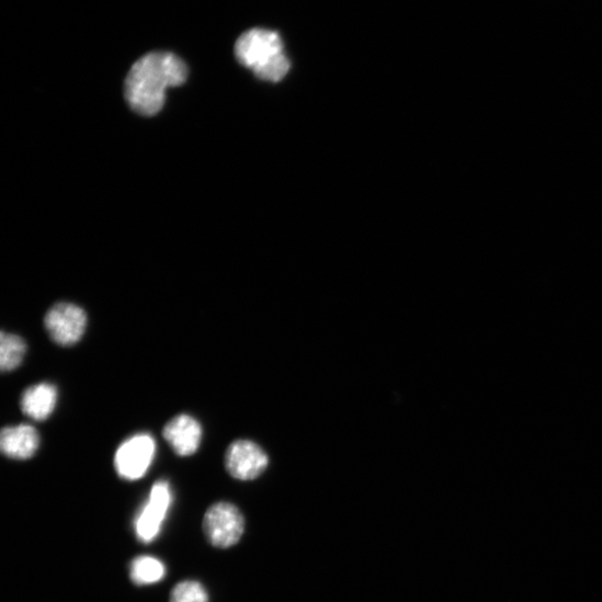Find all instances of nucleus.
Returning <instances> with one entry per match:
<instances>
[{
  "label": "nucleus",
  "mask_w": 602,
  "mask_h": 602,
  "mask_svg": "<svg viewBox=\"0 0 602 602\" xmlns=\"http://www.w3.org/2000/svg\"><path fill=\"white\" fill-rule=\"evenodd\" d=\"M188 78L184 61L168 52H155L134 63L125 80V99L134 112L158 114L168 89L182 86Z\"/></svg>",
  "instance_id": "f257e3e1"
},
{
  "label": "nucleus",
  "mask_w": 602,
  "mask_h": 602,
  "mask_svg": "<svg viewBox=\"0 0 602 602\" xmlns=\"http://www.w3.org/2000/svg\"><path fill=\"white\" fill-rule=\"evenodd\" d=\"M235 54L242 66L263 81L281 82L291 70L283 39L274 31H247L238 38Z\"/></svg>",
  "instance_id": "f03ea898"
},
{
  "label": "nucleus",
  "mask_w": 602,
  "mask_h": 602,
  "mask_svg": "<svg viewBox=\"0 0 602 602\" xmlns=\"http://www.w3.org/2000/svg\"><path fill=\"white\" fill-rule=\"evenodd\" d=\"M245 527V518L235 504L219 502L205 514L204 532L214 547L228 549L236 546L242 538Z\"/></svg>",
  "instance_id": "7ed1b4c3"
},
{
  "label": "nucleus",
  "mask_w": 602,
  "mask_h": 602,
  "mask_svg": "<svg viewBox=\"0 0 602 602\" xmlns=\"http://www.w3.org/2000/svg\"><path fill=\"white\" fill-rule=\"evenodd\" d=\"M44 325L53 342L60 347H72L83 338L88 315L75 304L59 303L47 311Z\"/></svg>",
  "instance_id": "20e7f679"
},
{
  "label": "nucleus",
  "mask_w": 602,
  "mask_h": 602,
  "mask_svg": "<svg viewBox=\"0 0 602 602\" xmlns=\"http://www.w3.org/2000/svg\"><path fill=\"white\" fill-rule=\"evenodd\" d=\"M156 448V441L149 434H138L126 440L115 453L117 475L128 481L145 477L154 462Z\"/></svg>",
  "instance_id": "39448f33"
},
{
  "label": "nucleus",
  "mask_w": 602,
  "mask_h": 602,
  "mask_svg": "<svg viewBox=\"0 0 602 602\" xmlns=\"http://www.w3.org/2000/svg\"><path fill=\"white\" fill-rule=\"evenodd\" d=\"M225 463L232 478L252 481L266 470L270 457L259 444L249 440H238L227 448Z\"/></svg>",
  "instance_id": "423d86ee"
},
{
  "label": "nucleus",
  "mask_w": 602,
  "mask_h": 602,
  "mask_svg": "<svg viewBox=\"0 0 602 602\" xmlns=\"http://www.w3.org/2000/svg\"><path fill=\"white\" fill-rule=\"evenodd\" d=\"M172 502L168 481H158L151 489L149 499L136 519V533L145 544L154 542L160 533L162 523Z\"/></svg>",
  "instance_id": "0eeeda50"
},
{
  "label": "nucleus",
  "mask_w": 602,
  "mask_h": 602,
  "mask_svg": "<svg viewBox=\"0 0 602 602\" xmlns=\"http://www.w3.org/2000/svg\"><path fill=\"white\" fill-rule=\"evenodd\" d=\"M163 438L178 455L190 456L203 440V428L194 418L181 414L164 427Z\"/></svg>",
  "instance_id": "6e6552de"
},
{
  "label": "nucleus",
  "mask_w": 602,
  "mask_h": 602,
  "mask_svg": "<svg viewBox=\"0 0 602 602\" xmlns=\"http://www.w3.org/2000/svg\"><path fill=\"white\" fill-rule=\"evenodd\" d=\"M39 442L38 432L29 424L8 427L0 433V450L8 457L14 459L33 457L38 450Z\"/></svg>",
  "instance_id": "1a4fd4ad"
},
{
  "label": "nucleus",
  "mask_w": 602,
  "mask_h": 602,
  "mask_svg": "<svg viewBox=\"0 0 602 602\" xmlns=\"http://www.w3.org/2000/svg\"><path fill=\"white\" fill-rule=\"evenodd\" d=\"M57 397V388L53 384L41 383L31 386L22 395V411L35 421H45L54 412Z\"/></svg>",
  "instance_id": "9d476101"
},
{
  "label": "nucleus",
  "mask_w": 602,
  "mask_h": 602,
  "mask_svg": "<svg viewBox=\"0 0 602 602\" xmlns=\"http://www.w3.org/2000/svg\"><path fill=\"white\" fill-rule=\"evenodd\" d=\"M25 341L15 333L2 332L0 334V368L3 372L16 370L26 355Z\"/></svg>",
  "instance_id": "9b49d317"
},
{
  "label": "nucleus",
  "mask_w": 602,
  "mask_h": 602,
  "mask_svg": "<svg viewBox=\"0 0 602 602\" xmlns=\"http://www.w3.org/2000/svg\"><path fill=\"white\" fill-rule=\"evenodd\" d=\"M129 575L134 583L152 584L164 578L166 567L159 559L144 556L133 560Z\"/></svg>",
  "instance_id": "f8f14e48"
},
{
  "label": "nucleus",
  "mask_w": 602,
  "mask_h": 602,
  "mask_svg": "<svg viewBox=\"0 0 602 602\" xmlns=\"http://www.w3.org/2000/svg\"><path fill=\"white\" fill-rule=\"evenodd\" d=\"M170 602H209V595L203 584L186 580L173 588Z\"/></svg>",
  "instance_id": "ddd939ff"
}]
</instances>
